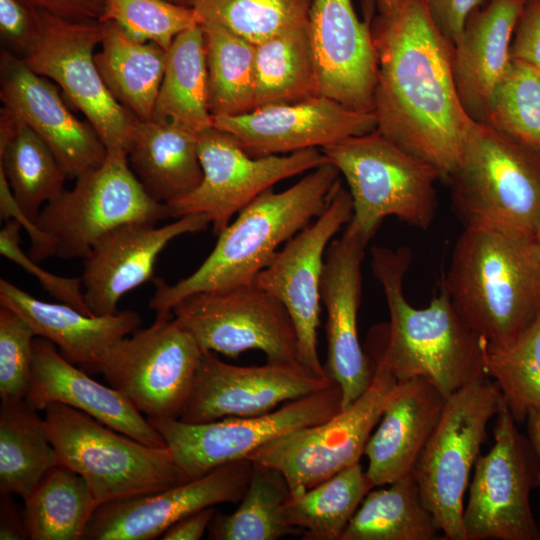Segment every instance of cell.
<instances>
[{"mask_svg": "<svg viewBox=\"0 0 540 540\" xmlns=\"http://www.w3.org/2000/svg\"><path fill=\"white\" fill-rule=\"evenodd\" d=\"M534 239H535V241L537 243V246H538V248L540 250V225L538 226V228H537V230H536V232L534 234Z\"/></svg>", "mask_w": 540, "mask_h": 540, "instance_id": "obj_54", "label": "cell"}, {"mask_svg": "<svg viewBox=\"0 0 540 540\" xmlns=\"http://www.w3.org/2000/svg\"><path fill=\"white\" fill-rule=\"evenodd\" d=\"M10 494L0 497V539H28L23 513L20 514Z\"/></svg>", "mask_w": 540, "mask_h": 540, "instance_id": "obj_51", "label": "cell"}, {"mask_svg": "<svg viewBox=\"0 0 540 540\" xmlns=\"http://www.w3.org/2000/svg\"><path fill=\"white\" fill-rule=\"evenodd\" d=\"M321 151L347 182L353 202L347 227L368 242L390 216L422 230L432 224L437 208L435 183L441 174L431 164L377 130Z\"/></svg>", "mask_w": 540, "mask_h": 540, "instance_id": "obj_6", "label": "cell"}, {"mask_svg": "<svg viewBox=\"0 0 540 540\" xmlns=\"http://www.w3.org/2000/svg\"><path fill=\"white\" fill-rule=\"evenodd\" d=\"M522 8L523 0H491L468 18L453 46L456 89L475 122L486 121L496 89L510 69L511 39Z\"/></svg>", "mask_w": 540, "mask_h": 540, "instance_id": "obj_28", "label": "cell"}, {"mask_svg": "<svg viewBox=\"0 0 540 540\" xmlns=\"http://www.w3.org/2000/svg\"><path fill=\"white\" fill-rule=\"evenodd\" d=\"M21 224L12 219L5 222L0 231V253L3 257L35 276L43 288L56 300L87 315L89 310L83 293L81 277H62L45 271L26 254L20 246Z\"/></svg>", "mask_w": 540, "mask_h": 540, "instance_id": "obj_45", "label": "cell"}, {"mask_svg": "<svg viewBox=\"0 0 540 540\" xmlns=\"http://www.w3.org/2000/svg\"><path fill=\"white\" fill-rule=\"evenodd\" d=\"M367 244L346 226L342 236L328 245L321 278V303L327 314L324 369L341 389L342 409L370 387L374 376V364L358 335L361 269Z\"/></svg>", "mask_w": 540, "mask_h": 540, "instance_id": "obj_21", "label": "cell"}, {"mask_svg": "<svg viewBox=\"0 0 540 540\" xmlns=\"http://www.w3.org/2000/svg\"><path fill=\"white\" fill-rule=\"evenodd\" d=\"M169 1L176 4L185 5V6H190V3H191V0H169Z\"/></svg>", "mask_w": 540, "mask_h": 540, "instance_id": "obj_55", "label": "cell"}, {"mask_svg": "<svg viewBox=\"0 0 540 540\" xmlns=\"http://www.w3.org/2000/svg\"><path fill=\"white\" fill-rule=\"evenodd\" d=\"M440 283L486 345L510 344L540 316V250L532 236L464 229Z\"/></svg>", "mask_w": 540, "mask_h": 540, "instance_id": "obj_4", "label": "cell"}, {"mask_svg": "<svg viewBox=\"0 0 540 540\" xmlns=\"http://www.w3.org/2000/svg\"><path fill=\"white\" fill-rule=\"evenodd\" d=\"M377 2L382 13H390L399 6L401 0H377Z\"/></svg>", "mask_w": 540, "mask_h": 540, "instance_id": "obj_53", "label": "cell"}, {"mask_svg": "<svg viewBox=\"0 0 540 540\" xmlns=\"http://www.w3.org/2000/svg\"><path fill=\"white\" fill-rule=\"evenodd\" d=\"M525 423L527 426V435L532 441L540 459V412L537 410L530 411ZM539 540H540V526H539Z\"/></svg>", "mask_w": 540, "mask_h": 540, "instance_id": "obj_52", "label": "cell"}, {"mask_svg": "<svg viewBox=\"0 0 540 540\" xmlns=\"http://www.w3.org/2000/svg\"><path fill=\"white\" fill-rule=\"evenodd\" d=\"M486 372L495 379L513 419L525 423L540 412V316L518 338L504 346L485 343Z\"/></svg>", "mask_w": 540, "mask_h": 540, "instance_id": "obj_40", "label": "cell"}, {"mask_svg": "<svg viewBox=\"0 0 540 540\" xmlns=\"http://www.w3.org/2000/svg\"><path fill=\"white\" fill-rule=\"evenodd\" d=\"M340 176L327 162L286 190L270 188L260 194L218 235L213 250L192 274L175 284L153 279L149 307L156 315L168 314L189 295L252 285L280 246L324 211L342 184Z\"/></svg>", "mask_w": 540, "mask_h": 540, "instance_id": "obj_3", "label": "cell"}, {"mask_svg": "<svg viewBox=\"0 0 540 540\" xmlns=\"http://www.w3.org/2000/svg\"><path fill=\"white\" fill-rule=\"evenodd\" d=\"M334 382L302 362H269L237 366L204 352L193 391L180 417L186 423H203L227 417L269 413L291 401L330 387Z\"/></svg>", "mask_w": 540, "mask_h": 540, "instance_id": "obj_18", "label": "cell"}, {"mask_svg": "<svg viewBox=\"0 0 540 540\" xmlns=\"http://www.w3.org/2000/svg\"><path fill=\"white\" fill-rule=\"evenodd\" d=\"M44 412L59 464L85 480L98 505L187 480L167 447L146 445L63 404H51Z\"/></svg>", "mask_w": 540, "mask_h": 540, "instance_id": "obj_7", "label": "cell"}, {"mask_svg": "<svg viewBox=\"0 0 540 540\" xmlns=\"http://www.w3.org/2000/svg\"><path fill=\"white\" fill-rule=\"evenodd\" d=\"M57 464L44 417L25 399L1 400L0 493L24 499Z\"/></svg>", "mask_w": 540, "mask_h": 540, "instance_id": "obj_31", "label": "cell"}, {"mask_svg": "<svg viewBox=\"0 0 540 540\" xmlns=\"http://www.w3.org/2000/svg\"><path fill=\"white\" fill-rule=\"evenodd\" d=\"M102 27L101 50L94 59L106 87L138 120H152L167 51L133 39L115 22H103Z\"/></svg>", "mask_w": 540, "mask_h": 540, "instance_id": "obj_30", "label": "cell"}, {"mask_svg": "<svg viewBox=\"0 0 540 540\" xmlns=\"http://www.w3.org/2000/svg\"><path fill=\"white\" fill-rule=\"evenodd\" d=\"M437 29L454 46L483 0H423Z\"/></svg>", "mask_w": 540, "mask_h": 540, "instance_id": "obj_47", "label": "cell"}, {"mask_svg": "<svg viewBox=\"0 0 540 540\" xmlns=\"http://www.w3.org/2000/svg\"><path fill=\"white\" fill-rule=\"evenodd\" d=\"M0 98L48 145L68 178L104 162L107 149L93 126L70 111L58 86L8 50L0 55Z\"/></svg>", "mask_w": 540, "mask_h": 540, "instance_id": "obj_23", "label": "cell"}, {"mask_svg": "<svg viewBox=\"0 0 540 540\" xmlns=\"http://www.w3.org/2000/svg\"><path fill=\"white\" fill-rule=\"evenodd\" d=\"M447 398L426 378L397 382L364 449L368 459L366 473L375 487L412 473L441 418Z\"/></svg>", "mask_w": 540, "mask_h": 540, "instance_id": "obj_26", "label": "cell"}, {"mask_svg": "<svg viewBox=\"0 0 540 540\" xmlns=\"http://www.w3.org/2000/svg\"><path fill=\"white\" fill-rule=\"evenodd\" d=\"M99 22H115L139 42L168 50L177 35L201 24L191 6L169 0H105Z\"/></svg>", "mask_w": 540, "mask_h": 540, "instance_id": "obj_43", "label": "cell"}, {"mask_svg": "<svg viewBox=\"0 0 540 540\" xmlns=\"http://www.w3.org/2000/svg\"><path fill=\"white\" fill-rule=\"evenodd\" d=\"M38 14V35L21 59L61 88L107 150L127 152L139 120L114 98L98 71L94 49L102 41V23L67 20L40 9Z\"/></svg>", "mask_w": 540, "mask_h": 540, "instance_id": "obj_13", "label": "cell"}, {"mask_svg": "<svg viewBox=\"0 0 540 540\" xmlns=\"http://www.w3.org/2000/svg\"><path fill=\"white\" fill-rule=\"evenodd\" d=\"M313 0H191L203 22L216 23L257 44L307 25Z\"/></svg>", "mask_w": 540, "mask_h": 540, "instance_id": "obj_41", "label": "cell"}, {"mask_svg": "<svg viewBox=\"0 0 540 540\" xmlns=\"http://www.w3.org/2000/svg\"><path fill=\"white\" fill-rule=\"evenodd\" d=\"M342 409L338 384L289 401L269 413L227 417L203 423L148 418L164 439L187 480L224 464L247 459L267 442L291 431L320 424Z\"/></svg>", "mask_w": 540, "mask_h": 540, "instance_id": "obj_14", "label": "cell"}, {"mask_svg": "<svg viewBox=\"0 0 540 540\" xmlns=\"http://www.w3.org/2000/svg\"><path fill=\"white\" fill-rule=\"evenodd\" d=\"M201 27L211 116H235L253 110L255 44L213 22H203Z\"/></svg>", "mask_w": 540, "mask_h": 540, "instance_id": "obj_37", "label": "cell"}, {"mask_svg": "<svg viewBox=\"0 0 540 540\" xmlns=\"http://www.w3.org/2000/svg\"><path fill=\"white\" fill-rule=\"evenodd\" d=\"M39 31L38 9L24 0H0V35L11 53L22 58Z\"/></svg>", "mask_w": 540, "mask_h": 540, "instance_id": "obj_46", "label": "cell"}, {"mask_svg": "<svg viewBox=\"0 0 540 540\" xmlns=\"http://www.w3.org/2000/svg\"><path fill=\"white\" fill-rule=\"evenodd\" d=\"M371 30L378 58L376 130L447 180L476 123L456 89L453 46L423 0H401Z\"/></svg>", "mask_w": 540, "mask_h": 540, "instance_id": "obj_1", "label": "cell"}, {"mask_svg": "<svg viewBox=\"0 0 540 540\" xmlns=\"http://www.w3.org/2000/svg\"><path fill=\"white\" fill-rule=\"evenodd\" d=\"M33 7L74 21H98L105 0H24Z\"/></svg>", "mask_w": 540, "mask_h": 540, "instance_id": "obj_49", "label": "cell"}, {"mask_svg": "<svg viewBox=\"0 0 540 540\" xmlns=\"http://www.w3.org/2000/svg\"><path fill=\"white\" fill-rule=\"evenodd\" d=\"M366 352L374 364V376L360 397L326 421L277 437L248 456L252 462L279 470L290 495L314 487L364 455L398 382L374 347L367 345Z\"/></svg>", "mask_w": 540, "mask_h": 540, "instance_id": "obj_10", "label": "cell"}, {"mask_svg": "<svg viewBox=\"0 0 540 540\" xmlns=\"http://www.w3.org/2000/svg\"><path fill=\"white\" fill-rule=\"evenodd\" d=\"M0 304L23 317L36 337L52 342L71 363L98 374L109 349L137 330L140 315L133 310L90 316L64 303L39 300L0 279Z\"/></svg>", "mask_w": 540, "mask_h": 540, "instance_id": "obj_27", "label": "cell"}, {"mask_svg": "<svg viewBox=\"0 0 540 540\" xmlns=\"http://www.w3.org/2000/svg\"><path fill=\"white\" fill-rule=\"evenodd\" d=\"M352 214V197L341 184L324 211L288 240L253 282L285 307L295 326L302 363L320 375H327L318 355L325 254Z\"/></svg>", "mask_w": 540, "mask_h": 540, "instance_id": "obj_17", "label": "cell"}, {"mask_svg": "<svg viewBox=\"0 0 540 540\" xmlns=\"http://www.w3.org/2000/svg\"><path fill=\"white\" fill-rule=\"evenodd\" d=\"M153 119L172 120L196 133L213 127L208 108L206 49L201 24L177 35L167 50Z\"/></svg>", "mask_w": 540, "mask_h": 540, "instance_id": "obj_32", "label": "cell"}, {"mask_svg": "<svg viewBox=\"0 0 540 540\" xmlns=\"http://www.w3.org/2000/svg\"><path fill=\"white\" fill-rule=\"evenodd\" d=\"M290 496L285 476L277 469L253 462L251 477L238 508L230 515L215 514L211 540H277L302 532L286 525L281 508Z\"/></svg>", "mask_w": 540, "mask_h": 540, "instance_id": "obj_38", "label": "cell"}, {"mask_svg": "<svg viewBox=\"0 0 540 540\" xmlns=\"http://www.w3.org/2000/svg\"><path fill=\"white\" fill-rule=\"evenodd\" d=\"M388 485L367 493L341 540L442 539L413 474Z\"/></svg>", "mask_w": 540, "mask_h": 540, "instance_id": "obj_33", "label": "cell"}, {"mask_svg": "<svg viewBox=\"0 0 540 540\" xmlns=\"http://www.w3.org/2000/svg\"><path fill=\"white\" fill-rule=\"evenodd\" d=\"M510 52L512 60L540 70V3L522 17Z\"/></svg>", "mask_w": 540, "mask_h": 540, "instance_id": "obj_48", "label": "cell"}, {"mask_svg": "<svg viewBox=\"0 0 540 540\" xmlns=\"http://www.w3.org/2000/svg\"><path fill=\"white\" fill-rule=\"evenodd\" d=\"M25 400L37 411L54 403L63 404L146 445L167 447L148 418L124 394L94 380L41 337L33 342L32 374Z\"/></svg>", "mask_w": 540, "mask_h": 540, "instance_id": "obj_25", "label": "cell"}, {"mask_svg": "<svg viewBox=\"0 0 540 540\" xmlns=\"http://www.w3.org/2000/svg\"><path fill=\"white\" fill-rule=\"evenodd\" d=\"M411 259L405 246L371 249V269L383 289L389 322L372 327L367 344L382 355L397 381L426 378L449 397L489 377L485 341L465 324L441 283L428 306L408 302L403 281Z\"/></svg>", "mask_w": 540, "mask_h": 540, "instance_id": "obj_2", "label": "cell"}, {"mask_svg": "<svg viewBox=\"0 0 540 540\" xmlns=\"http://www.w3.org/2000/svg\"><path fill=\"white\" fill-rule=\"evenodd\" d=\"M215 511L208 507L194 512L170 526L161 536L162 540H199L209 528Z\"/></svg>", "mask_w": 540, "mask_h": 540, "instance_id": "obj_50", "label": "cell"}, {"mask_svg": "<svg viewBox=\"0 0 540 540\" xmlns=\"http://www.w3.org/2000/svg\"><path fill=\"white\" fill-rule=\"evenodd\" d=\"M172 313L204 352L237 357L256 349L269 362H302L295 326L287 310L253 284L189 295L172 308Z\"/></svg>", "mask_w": 540, "mask_h": 540, "instance_id": "obj_16", "label": "cell"}, {"mask_svg": "<svg viewBox=\"0 0 540 540\" xmlns=\"http://www.w3.org/2000/svg\"><path fill=\"white\" fill-rule=\"evenodd\" d=\"M203 170L201 183L166 204L169 217L204 214L219 235L232 217L276 183L329 162L318 148L290 154L255 157L228 133L208 128L198 134Z\"/></svg>", "mask_w": 540, "mask_h": 540, "instance_id": "obj_15", "label": "cell"}, {"mask_svg": "<svg viewBox=\"0 0 540 540\" xmlns=\"http://www.w3.org/2000/svg\"><path fill=\"white\" fill-rule=\"evenodd\" d=\"M198 134L168 119L138 121L127 157L132 172L152 199L168 204L201 183Z\"/></svg>", "mask_w": 540, "mask_h": 540, "instance_id": "obj_29", "label": "cell"}, {"mask_svg": "<svg viewBox=\"0 0 540 540\" xmlns=\"http://www.w3.org/2000/svg\"><path fill=\"white\" fill-rule=\"evenodd\" d=\"M23 500L31 540H83L99 506L85 480L61 464L48 471Z\"/></svg>", "mask_w": 540, "mask_h": 540, "instance_id": "obj_35", "label": "cell"}, {"mask_svg": "<svg viewBox=\"0 0 540 540\" xmlns=\"http://www.w3.org/2000/svg\"><path fill=\"white\" fill-rule=\"evenodd\" d=\"M447 181L464 229L532 236L540 225V155L476 122Z\"/></svg>", "mask_w": 540, "mask_h": 540, "instance_id": "obj_5", "label": "cell"}, {"mask_svg": "<svg viewBox=\"0 0 540 540\" xmlns=\"http://www.w3.org/2000/svg\"><path fill=\"white\" fill-rule=\"evenodd\" d=\"M503 397L489 377L447 398L441 418L412 474L422 500L447 540H465L464 497Z\"/></svg>", "mask_w": 540, "mask_h": 540, "instance_id": "obj_9", "label": "cell"}, {"mask_svg": "<svg viewBox=\"0 0 540 540\" xmlns=\"http://www.w3.org/2000/svg\"><path fill=\"white\" fill-rule=\"evenodd\" d=\"M204 214H189L156 227V223L121 225L101 237L83 258L82 287L95 316L118 312L119 300L129 291L153 280L159 254L175 238L206 230Z\"/></svg>", "mask_w": 540, "mask_h": 540, "instance_id": "obj_24", "label": "cell"}, {"mask_svg": "<svg viewBox=\"0 0 540 540\" xmlns=\"http://www.w3.org/2000/svg\"><path fill=\"white\" fill-rule=\"evenodd\" d=\"M494 444L479 456L464 506L465 540H539L530 503L540 488V459L503 399L495 416Z\"/></svg>", "mask_w": 540, "mask_h": 540, "instance_id": "obj_11", "label": "cell"}, {"mask_svg": "<svg viewBox=\"0 0 540 540\" xmlns=\"http://www.w3.org/2000/svg\"><path fill=\"white\" fill-rule=\"evenodd\" d=\"M484 123L540 155V70L512 60Z\"/></svg>", "mask_w": 540, "mask_h": 540, "instance_id": "obj_42", "label": "cell"}, {"mask_svg": "<svg viewBox=\"0 0 540 540\" xmlns=\"http://www.w3.org/2000/svg\"><path fill=\"white\" fill-rule=\"evenodd\" d=\"M168 217L166 204L152 199L132 172L127 152L107 150L100 166L78 176L73 188L47 203L34 220L45 236L41 261L83 259L121 225Z\"/></svg>", "mask_w": 540, "mask_h": 540, "instance_id": "obj_8", "label": "cell"}, {"mask_svg": "<svg viewBox=\"0 0 540 540\" xmlns=\"http://www.w3.org/2000/svg\"><path fill=\"white\" fill-rule=\"evenodd\" d=\"M213 126L230 134L251 156L321 149L377 129L374 112L349 108L317 95L293 103L273 104L235 116L213 118Z\"/></svg>", "mask_w": 540, "mask_h": 540, "instance_id": "obj_20", "label": "cell"}, {"mask_svg": "<svg viewBox=\"0 0 540 540\" xmlns=\"http://www.w3.org/2000/svg\"><path fill=\"white\" fill-rule=\"evenodd\" d=\"M375 488L360 462L314 487L290 495L281 508L283 522L303 540H341L367 493Z\"/></svg>", "mask_w": 540, "mask_h": 540, "instance_id": "obj_34", "label": "cell"}, {"mask_svg": "<svg viewBox=\"0 0 540 540\" xmlns=\"http://www.w3.org/2000/svg\"><path fill=\"white\" fill-rule=\"evenodd\" d=\"M36 337L28 322L13 310L0 308V398L25 399Z\"/></svg>", "mask_w": 540, "mask_h": 540, "instance_id": "obj_44", "label": "cell"}, {"mask_svg": "<svg viewBox=\"0 0 540 540\" xmlns=\"http://www.w3.org/2000/svg\"><path fill=\"white\" fill-rule=\"evenodd\" d=\"M0 170L17 204L33 221L65 190L68 178L48 145L21 120L13 138L0 148Z\"/></svg>", "mask_w": 540, "mask_h": 540, "instance_id": "obj_39", "label": "cell"}, {"mask_svg": "<svg viewBox=\"0 0 540 540\" xmlns=\"http://www.w3.org/2000/svg\"><path fill=\"white\" fill-rule=\"evenodd\" d=\"M253 462L219 466L195 479L150 494L101 504L83 540H153L180 519L222 503H239L247 489Z\"/></svg>", "mask_w": 540, "mask_h": 540, "instance_id": "obj_19", "label": "cell"}, {"mask_svg": "<svg viewBox=\"0 0 540 540\" xmlns=\"http://www.w3.org/2000/svg\"><path fill=\"white\" fill-rule=\"evenodd\" d=\"M254 109L318 95L307 25L255 44Z\"/></svg>", "mask_w": 540, "mask_h": 540, "instance_id": "obj_36", "label": "cell"}, {"mask_svg": "<svg viewBox=\"0 0 540 540\" xmlns=\"http://www.w3.org/2000/svg\"><path fill=\"white\" fill-rule=\"evenodd\" d=\"M204 351L173 313L116 342L100 373L147 418L182 416Z\"/></svg>", "mask_w": 540, "mask_h": 540, "instance_id": "obj_12", "label": "cell"}, {"mask_svg": "<svg viewBox=\"0 0 540 540\" xmlns=\"http://www.w3.org/2000/svg\"><path fill=\"white\" fill-rule=\"evenodd\" d=\"M318 95L374 112L378 58L369 21L351 0H313L308 16Z\"/></svg>", "mask_w": 540, "mask_h": 540, "instance_id": "obj_22", "label": "cell"}]
</instances>
